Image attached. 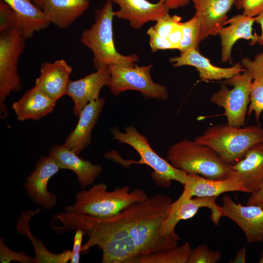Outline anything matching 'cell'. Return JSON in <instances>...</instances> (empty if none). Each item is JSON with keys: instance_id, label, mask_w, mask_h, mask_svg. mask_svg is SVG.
Returning a JSON list of instances; mask_svg holds the SVG:
<instances>
[{"instance_id": "obj_1", "label": "cell", "mask_w": 263, "mask_h": 263, "mask_svg": "<svg viewBox=\"0 0 263 263\" xmlns=\"http://www.w3.org/2000/svg\"><path fill=\"white\" fill-rule=\"evenodd\" d=\"M132 205L115 216L90 219L88 244L102 250V263H130L137 256L132 240Z\"/></svg>"}, {"instance_id": "obj_2", "label": "cell", "mask_w": 263, "mask_h": 263, "mask_svg": "<svg viewBox=\"0 0 263 263\" xmlns=\"http://www.w3.org/2000/svg\"><path fill=\"white\" fill-rule=\"evenodd\" d=\"M114 17L113 2L107 0L100 9L95 10L93 24L81 34L80 41L93 53V66L96 70L110 65L133 67L139 60L135 54L125 56L116 50L113 38Z\"/></svg>"}, {"instance_id": "obj_3", "label": "cell", "mask_w": 263, "mask_h": 263, "mask_svg": "<svg viewBox=\"0 0 263 263\" xmlns=\"http://www.w3.org/2000/svg\"><path fill=\"white\" fill-rule=\"evenodd\" d=\"M149 196L140 188L130 190L129 186L118 187L112 191L100 183L88 190L78 192L75 202L65 207V210L81 213L97 218L115 216L129 206L145 201Z\"/></svg>"}, {"instance_id": "obj_4", "label": "cell", "mask_w": 263, "mask_h": 263, "mask_svg": "<svg viewBox=\"0 0 263 263\" xmlns=\"http://www.w3.org/2000/svg\"><path fill=\"white\" fill-rule=\"evenodd\" d=\"M194 140L212 148L230 166L253 146L263 142V129L258 126L235 127L226 123L207 128Z\"/></svg>"}, {"instance_id": "obj_5", "label": "cell", "mask_w": 263, "mask_h": 263, "mask_svg": "<svg viewBox=\"0 0 263 263\" xmlns=\"http://www.w3.org/2000/svg\"><path fill=\"white\" fill-rule=\"evenodd\" d=\"M167 160L187 174H197L208 179H225L230 167L210 147L194 141L184 139L169 149Z\"/></svg>"}, {"instance_id": "obj_6", "label": "cell", "mask_w": 263, "mask_h": 263, "mask_svg": "<svg viewBox=\"0 0 263 263\" xmlns=\"http://www.w3.org/2000/svg\"><path fill=\"white\" fill-rule=\"evenodd\" d=\"M111 133L113 139L118 143L130 145L138 153L140 159L135 162L150 167L153 170L151 177L160 187H169L172 181L179 182L183 186L185 184L187 174L157 154L150 145L148 139L134 127H126L125 132L116 127L113 128Z\"/></svg>"}, {"instance_id": "obj_7", "label": "cell", "mask_w": 263, "mask_h": 263, "mask_svg": "<svg viewBox=\"0 0 263 263\" xmlns=\"http://www.w3.org/2000/svg\"><path fill=\"white\" fill-rule=\"evenodd\" d=\"M26 39L17 28L0 33V116L8 115L5 104L7 96L21 87L18 63L26 46Z\"/></svg>"}, {"instance_id": "obj_8", "label": "cell", "mask_w": 263, "mask_h": 263, "mask_svg": "<svg viewBox=\"0 0 263 263\" xmlns=\"http://www.w3.org/2000/svg\"><path fill=\"white\" fill-rule=\"evenodd\" d=\"M252 76L247 70L225 79V83L232 88L229 89L223 84L220 89L211 95V103L222 107L227 123L235 127L244 126L245 115L250 103Z\"/></svg>"}, {"instance_id": "obj_9", "label": "cell", "mask_w": 263, "mask_h": 263, "mask_svg": "<svg viewBox=\"0 0 263 263\" xmlns=\"http://www.w3.org/2000/svg\"><path fill=\"white\" fill-rule=\"evenodd\" d=\"M111 73L109 86L111 93L115 96L127 90L140 92L146 98L157 100H166L169 94L166 87L154 82L151 78L152 64L146 66L122 67L114 65L108 66Z\"/></svg>"}, {"instance_id": "obj_10", "label": "cell", "mask_w": 263, "mask_h": 263, "mask_svg": "<svg viewBox=\"0 0 263 263\" xmlns=\"http://www.w3.org/2000/svg\"><path fill=\"white\" fill-rule=\"evenodd\" d=\"M217 197H192L181 200L177 199L172 202L168 216L164 222L161 229L163 235L179 241V235L175 232L177 224L181 220L192 218L201 207H207L210 209L211 219L217 226L223 216L222 207L216 203Z\"/></svg>"}, {"instance_id": "obj_11", "label": "cell", "mask_w": 263, "mask_h": 263, "mask_svg": "<svg viewBox=\"0 0 263 263\" xmlns=\"http://www.w3.org/2000/svg\"><path fill=\"white\" fill-rule=\"evenodd\" d=\"M223 216L234 221L244 232L248 243L263 241V208L254 205L243 206L228 195L222 198Z\"/></svg>"}, {"instance_id": "obj_12", "label": "cell", "mask_w": 263, "mask_h": 263, "mask_svg": "<svg viewBox=\"0 0 263 263\" xmlns=\"http://www.w3.org/2000/svg\"><path fill=\"white\" fill-rule=\"evenodd\" d=\"M60 169L56 160L51 156L40 158L33 171L27 177L24 187L30 198L46 209H51L57 203L55 194L48 190V184Z\"/></svg>"}, {"instance_id": "obj_13", "label": "cell", "mask_w": 263, "mask_h": 263, "mask_svg": "<svg viewBox=\"0 0 263 263\" xmlns=\"http://www.w3.org/2000/svg\"><path fill=\"white\" fill-rule=\"evenodd\" d=\"M111 82V73L108 66L102 67L83 78L70 80L66 95L71 97L74 102V114L78 117L89 102L99 98L102 88L109 87Z\"/></svg>"}, {"instance_id": "obj_14", "label": "cell", "mask_w": 263, "mask_h": 263, "mask_svg": "<svg viewBox=\"0 0 263 263\" xmlns=\"http://www.w3.org/2000/svg\"><path fill=\"white\" fill-rule=\"evenodd\" d=\"M119 7L114 11V16L129 21L134 29H140L150 21H156L169 10L165 4L158 1L151 3L148 0H111Z\"/></svg>"}, {"instance_id": "obj_15", "label": "cell", "mask_w": 263, "mask_h": 263, "mask_svg": "<svg viewBox=\"0 0 263 263\" xmlns=\"http://www.w3.org/2000/svg\"><path fill=\"white\" fill-rule=\"evenodd\" d=\"M229 167L228 177L241 181L249 193L258 190L263 186V142L253 146L241 160Z\"/></svg>"}, {"instance_id": "obj_16", "label": "cell", "mask_w": 263, "mask_h": 263, "mask_svg": "<svg viewBox=\"0 0 263 263\" xmlns=\"http://www.w3.org/2000/svg\"><path fill=\"white\" fill-rule=\"evenodd\" d=\"M184 190L178 198L185 200L192 197H218L230 191L249 193L243 183L236 179H212L197 174H187Z\"/></svg>"}, {"instance_id": "obj_17", "label": "cell", "mask_w": 263, "mask_h": 263, "mask_svg": "<svg viewBox=\"0 0 263 263\" xmlns=\"http://www.w3.org/2000/svg\"><path fill=\"white\" fill-rule=\"evenodd\" d=\"M195 9V16L201 26L200 40L217 34L225 24L227 14L235 0H191Z\"/></svg>"}, {"instance_id": "obj_18", "label": "cell", "mask_w": 263, "mask_h": 263, "mask_svg": "<svg viewBox=\"0 0 263 263\" xmlns=\"http://www.w3.org/2000/svg\"><path fill=\"white\" fill-rule=\"evenodd\" d=\"M169 61L174 67L184 65L194 67L203 80L227 79L245 70L240 62L229 68L215 66L196 48H190L182 52L179 56L169 58Z\"/></svg>"}, {"instance_id": "obj_19", "label": "cell", "mask_w": 263, "mask_h": 263, "mask_svg": "<svg viewBox=\"0 0 263 263\" xmlns=\"http://www.w3.org/2000/svg\"><path fill=\"white\" fill-rule=\"evenodd\" d=\"M72 67L64 59L41 63L35 86L56 101L66 94Z\"/></svg>"}, {"instance_id": "obj_20", "label": "cell", "mask_w": 263, "mask_h": 263, "mask_svg": "<svg viewBox=\"0 0 263 263\" xmlns=\"http://www.w3.org/2000/svg\"><path fill=\"white\" fill-rule=\"evenodd\" d=\"M49 155L56 160L60 169L73 171L83 189L90 186L100 175L103 169L101 165L93 164L80 158L74 151L62 145L52 147Z\"/></svg>"}, {"instance_id": "obj_21", "label": "cell", "mask_w": 263, "mask_h": 263, "mask_svg": "<svg viewBox=\"0 0 263 263\" xmlns=\"http://www.w3.org/2000/svg\"><path fill=\"white\" fill-rule=\"evenodd\" d=\"M105 103L102 98L89 102L79 115L77 124L68 136L64 147L79 153L91 143L92 130L98 119L101 111Z\"/></svg>"}, {"instance_id": "obj_22", "label": "cell", "mask_w": 263, "mask_h": 263, "mask_svg": "<svg viewBox=\"0 0 263 263\" xmlns=\"http://www.w3.org/2000/svg\"><path fill=\"white\" fill-rule=\"evenodd\" d=\"M2 0L12 9L16 28L25 39L32 38L36 32L45 29L51 24L32 0Z\"/></svg>"}, {"instance_id": "obj_23", "label": "cell", "mask_w": 263, "mask_h": 263, "mask_svg": "<svg viewBox=\"0 0 263 263\" xmlns=\"http://www.w3.org/2000/svg\"><path fill=\"white\" fill-rule=\"evenodd\" d=\"M254 22V17L243 14L237 15L226 20L225 24H229L228 26H223L219 30L217 34L221 39L222 62L231 61V50L238 39H250L251 45L258 42L259 36L252 34V26Z\"/></svg>"}, {"instance_id": "obj_24", "label": "cell", "mask_w": 263, "mask_h": 263, "mask_svg": "<svg viewBox=\"0 0 263 263\" xmlns=\"http://www.w3.org/2000/svg\"><path fill=\"white\" fill-rule=\"evenodd\" d=\"M90 0H42L41 9L50 23L69 27L88 9Z\"/></svg>"}, {"instance_id": "obj_25", "label": "cell", "mask_w": 263, "mask_h": 263, "mask_svg": "<svg viewBox=\"0 0 263 263\" xmlns=\"http://www.w3.org/2000/svg\"><path fill=\"white\" fill-rule=\"evenodd\" d=\"M56 102L35 85L12 104L19 121L37 120L51 113Z\"/></svg>"}, {"instance_id": "obj_26", "label": "cell", "mask_w": 263, "mask_h": 263, "mask_svg": "<svg viewBox=\"0 0 263 263\" xmlns=\"http://www.w3.org/2000/svg\"><path fill=\"white\" fill-rule=\"evenodd\" d=\"M39 211V209L35 211L28 210L22 213L19 218L16 227L17 231L23 236H26L31 241L33 246L35 256L34 263H66L70 261L72 250H65L60 253H53L49 251L45 247L42 241L38 240L34 236L29 227L31 218Z\"/></svg>"}, {"instance_id": "obj_27", "label": "cell", "mask_w": 263, "mask_h": 263, "mask_svg": "<svg viewBox=\"0 0 263 263\" xmlns=\"http://www.w3.org/2000/svg\"><path fill=\"white\" fill-rule=\"evenodd\" d=\"M241 63L252 76L250 103L247 113L250 114L254 112L256 118H258L263 111V53L257 55L253 60L244 57Z\"/></svg>"}, {"instance_id": "obj_28", "label": "cell", "mask_w": 263, "mask_h": 263, "mask_svg": "<svg viewBox=\"0 0 263 263\" xmlns=\"http://www.w3.org/2000/svg\"><path fill=\"white\" fill-rule=\"evenodd\" d=\"M192 248L188 243L181 245L140 255L130 263H188Z\"/></svg>"}, {"instance_id": "obj_29", "label": "cell", "mask_w": 263, "mask_h": 263, "mask_svg": "<svg viewBox=\"0 0 263 263\" xmlns=\"http://www.w3.org/2000/svg\"><path fill=\"white\" fill-rule=\"evenodd\" d=\"M183 36L179 50L182 53L190 48H197L200 40L201 26L195 15L190 19L182 22Z\"/></svg>"}, {"instance_id": "obj_30", "label": "cell", "mask_w": 263, "mask_h": 263, "mask_svg": "<svg viewBox=\"0 0 263 263\" xmlns=\"http://www.w3.org/2000/svg\"><path fill=\"white\" fill-rule=\"evenodd\" d=\"M222 258L221 253L210 249L207 245H200L192 249L188 263H216Z\"/></svg>"}, {"instance_id": "obj_31", "label": "cell", "mask_w": 263, "mask_h": 263, "mask_svg": "<svg viewBox=\"0 0 263 263\" xmlns=\"http://www.w3.org/2000/svg\"><path fill=\"white\" fill-rule=\"evenodd\" d=\"M0 263H7L17 261L22 263H34V258L29 257L22 251L16 252L11 250L5 244L2 238L0 239Z\"/></svg>"}, {"instance_id": "obj_32", "label": "cell", "mask_w": 263, "mask_h": 263, "mask_svg": "<svg viewBox=\"0 0 263 263\" xmlns=\"http://www.w3.org/2000/svg\"><path fill=\"white\" fill-rule=\"evenodd\" d=\"M181 20V17L177 15L170 16L168 13L159 19L153 27L161 36L167 38L171 31Z\"/></svg>"}, {"instance_id": "obj_33", "label": "cell", "mask_w": 263, "mask_h": 263, "mask_svg": "<svg viewBox=\"0 0 263 263\" xmlns=\"http://www.w3.org/2000/svg\"><path fill=\"white\" fill-rule=\"evenodd\" d=\"M16 28V24L11 7L0 0V33Z\"/></svg>"}, {"instance_id": "obj_34", "label": "cell", "mask_w": 263, "mask_h": 263, "mask_svg": "<svg viewBox=\"0 0 263 263\" xmlns=\"http://www.w3.org/2000/svg\"><path fill=\"white\" fill-rule=\"evenodd\" d=\"M234 4L238 10L243 9V14L255 17L263 12V0H235Z\"/></svg>"}, {"instance_id": "obj_35", "label": "cell", "mask_w": 263, "mask_h": 263, "mask_svg": "<svg viewBox=\"0 0 263 263\" xmlns=\"http://www.w3.org/2000/svg\"><path fill=\"white\" fill-rule=\"evenodd\" d=\"M149 37V45L152 52L159 50L175 49L167 38L161 36L154 29L150 27L147 31Z\"/></svg>"}, {"instance_id": "obj_36", "label": "cell", "mask_w": 263, "mask_h": 263, "mask_svg": "<svg viewBox=\"0 0 263 263\" xmlns=\"http://www.w3.org/2000/svg\"><path fill=\"white\" fill-rule=\"evenodd\" d=\"M84 235V232L80 229L75 231L74 236V245L72 251V255L70 261L71 263H78L80 261V252H81L82 243L83 237Z\"/></svg>"}, {"instance_id": "obj_37", "label": "cell", "mask_w": 263, "mask_h": 263, "mask_svg": "<svg viewBox=\"0 0 263 263\" xmlns=\"http://www.w3.org/2000/svg\"><path fill=\"white\" fill-rule=\"evenodd\" d=\"M183 36L182 22H178L169 34L167 38L173 45L175 49H179Z\"/></svg>"}, {"instance_id": "obj_38", "label": "cell", "mask_w": 263, "mask_h": 263, "mask_svg": "<svg viewBox=\"0 0 263 263\" xmlns=\"http://www.w3.org/2000/svg\"><path fill=\"white\" fill-rule=\"evenodd\" d=\"M246 205H254L263 208V186L257 191L251 193Z\"/></svg>"}, {"instance_id": "obj_39", "label": "cell", "mask_w": 263, "mask_h": 263, "mask_svg": "<svg viewBox=\"0 0 263 263\" xmlns=\"http://www.w3.org/2000/svg\"><path fill=\"white\" fill-rule=\"evenodd\" d=\"M164 3L169 10L176 9L188 5L191 0H159Z\"/></svg>"}, {"instance_id": "obj_40", "label": "cell", "mask_w": 263, "mask_h": 263, "mask_svg": "<svg viewBox=\"0 0 263 263\" xmlns=\"http://www.w3.org/2000/svg\"><path fill=\"white\" fill-rule=\"evenodd\" d=\"M246 248L244 246L237 252L234 258L228 261L229 263H244L246 262Z\"/></svg>"}, {"instance_id": "obj_41", "label": "cell", "mask_w": 263, "mask_h": 263, "mask_svg": "<svg viewBox=\"0 0 263 263\" xmlns=\"http://www.w3.org/2000/svg\"><path fill=\"white\" fill-rule=\"evenodd\" d=\"M255 18V22L260 24L262 28V34L259 36L258 42L261 45H263V12L256 16Z\"/></svg>"}, {"instance_id": "obj_42", "label": "cell", "mask_w": 263, "mask_h": 263, "mask_svg": "<svg viewBox=\"0 0 263 263\" xmlns=\"http://www.w3.org/2000/svg\"><path fill=\"white\" fill-rule=\"evenodd\" d=\"M34 4L38 8L41 9L42 0H32Z\"/></svg>"}, {"instance_id": "obj_43", "label": "cell", "mask_w": 263, "mask_h": 263, "mask_svg": "<svg viewBox=\"0 0 263 263\" xmlns=\"http://www.w3.org/2000/svg\"><path fill=\"white\" fill-rule=\"evenodd\" d=\"M258 263H263V250L262 251L261 257L260 258V260H259Z\"/></svg>"}]
</instances>
